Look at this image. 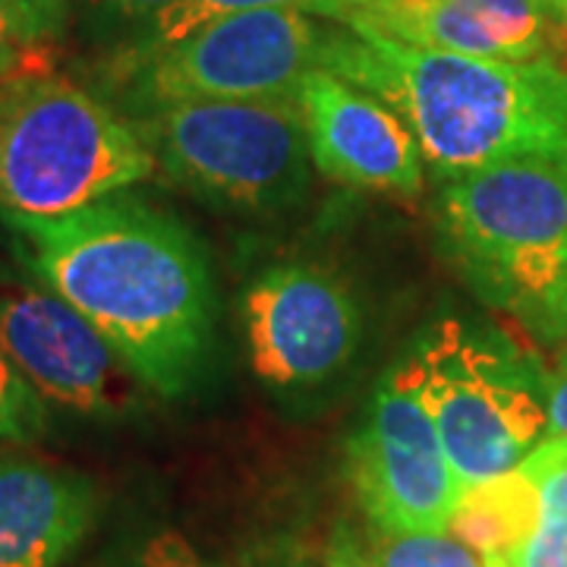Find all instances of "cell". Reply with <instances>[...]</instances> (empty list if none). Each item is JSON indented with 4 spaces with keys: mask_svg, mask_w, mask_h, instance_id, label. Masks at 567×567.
Returning a JSON list of instances; mask_svg holds the SVG:
<instances>
[{
    "mask_svg": "<svg viewBox=\"0 0 567 567\" xmlns=\"http://www.w3.org/2000/svg\"><path fill=\"white\" fill-rule=\"evenodd\" d=\"M309 158L331 181L420 196L423 152L420 142L385 102L328 70H312L300 85Z\"/></svg>",
    "mask_w": 567,
    "mask_h": 567,
    "instance_id": "cell-11",
    "label": "cell"
},
{
    "mask_svg": "<svg viewBox=\"0 0 567 567\" xmlns=\"http://www.w3.org/2000/svg\"><path fill=\"white\" fill-rule=\"evenodd\" d=\"M155 171L140 126L41 66L0 80V215L63 218Z\"/></svg>",
    "mask_w": 567,
    "mask_h": 567,
    "instance_id": "cell-4",
    "label": "cell"
},
{
    "mask_svg": "<svg viewBox=\"0 0 567 567\" xmlns=\"http://www.w3.org/2000/svg\"><path fill=\"white\" fill-rule=\"evenodd\" d=\"M133 567H215L208 565L205 558H199L193 546L183 539L181 533L174 529H164L158 536H152L142 551L136 555Z\"/></svg>",
    "mask_w": 567,
    "mask_h": 567,
    "instance_id": "cell-20",
    "label": "cell"
},
{
    "mask_svg": "<svg viewBox=\"0 0 567 567\" xmlns=\"http://www.w3.org/2000/svg\"><path fill=\"white\" fill-rule=\"evenodd\" d=\"M41 41L29 32V25L22 20L13 0H0V80L20 73V70H32L35 63V51Z\"/></svg>",
    "mask_w": 567,
    "mask_h": 567,
    "instance_id": "cell-19",
    "label": "cell"
},
{
    "mask_svg": "<svg viewBox=\"0 0 567 567\" xmlns=\"http://www.w3.org/2000/svg\"><path fill=\"white\" fill-rule=\"evenodd\" d=\"M252 372L271 388H316L341 375L363 341V312L334 271L275 265L244 293Z\"/></svg>",
    "mask_w": 567,
    "mask_h": 567,
    "instance_id": "cell-10",
    "label": "cell"
},
{
    "mask_svg": "<svg viewBox=\"0 0 567 567\" xmlns=\"http://www.w3.org/2000/svg\"><path fill=\"white\" fill-rule=\"evenodd\" d=\"M319 567H365V561L360 558V551H353V548H350V551H338V555H331V558Z\"/></svg>",
    "mask_w": 567,
    "mask_h": 567,
    "instance_id": "cell-24",
    "label": "cell"
},
{
    "mask_svg": "<svg viewBox=\"0 0 567 567\" xmlns=\"http://www.w3.org/2000/svg\"><path fill=\"white\" fill-rule=\"evenodd\" d=\"M29 268L104 334L148 391L177 398L203 372L215 287L203 246L158 208L114 193L63 218H3Z\"/></svg>",
    "mask_w": 567,
    "mask_h": 567,
    "instance_id": "cell-1",
    "label": "cell"
},
{
    "mask_svg": "<svg viewBox=\"0 0 567 567\" xmlns=\"http://www.w3.org/2000/svg\"><path fill=\"white\" fill-rule=\"evenodd\" d=\"M95 3H102L104 10H111V13H117L123 20H155L158 13H164L171 3H177V0H95Z\"/></svg>",
    "mask_w": 567,
    "mask_h": 567,
    "instance_id": "cell-23",
    "label": "cell"
},
{
    "mask_svg": "<svg viewBox=\"0 0 567 567\" xmlns=\"http://www.w3.org/2000/svg\"><path fill=\"white\" fill-rule=\"evenodd\" d=\"M558 0H357L344 29L492 61L546 58Z\"/></svg>",
    "mask_w": 567,
    "mask_h": 567,
    "instance_id": "cell-12",
    "label": "cell"
},
{
    "mask_svg": "<svg viewBox=\"0 0 567 567\" xmlns=\"http://www.w3.org/2000/svg\"><path fill=\"white\" fill-rule=\"evenodd\" d=\"M347 470L369 524L382 533H447L464 483L447 464L410 357L375 388L347 445Z\"/></svg>",
    "mask_w": 567,
    "mask_h": 567,
    "instance_id": "cell-8",
    "label": "cell"
},
{
    "mask_svg": "<svg viewBox=\"0 0 567 567\" xmlns=\"http://www.w3.org/2000/svg\"><path fill=\"white\" fill-rule=\"evenodd\" d=\"M324 29L300 10H246L158 51H133L145 107L183 99H287L322 70Z\"/></svg>",
    "mask_w": 567,
    "mask_h": 567,
    "instance_id": "cell-7",
    "label": "cell"
},
{
    "mask_svg": "<svg viewBox=\"0 0 567 567\" xmlns=\"http://www.w3.org/2000/svg\"><path fill=\"white\" fill-rule=\"evenodd\" d=\"M546 385L548 439H567V344H558L555 363L543 372Z\"/></svg>",
    "mask_w": 567,
    "mask_h": 567,
    "instance_id": "cell-21",
    "label": "cell"
},
{
    "mask_svg": "<svg viewBox=\"0 0 567 567\" xmlns=\"http://www.w3.org/2000/svg\"><path fill=\"white\" fill-rule=\"evenodd\" d=\"M353 7L357 0H177L148 22V35L136 44V51H158L177 44L196 29H203L205 22L246 10H300L309 17H324L344 25Z\"/></svg>",
    "mask_w": 567,
    "mask_h": 567,
    "instance_id": "cell-16",
    "label": "cell"
},
{
    "mask_svg": "<svg viewBox=\"0 0 567 567\" xmlns=\"http://www.w3.org/2000/svg\"><path fill=\"white\" fill-rule=\"evenodd\" d=\"M558 7H561V10H565V17H567V0H558Z\"/></svg>",
    "mask_w": 567,
    "mask_h": 567,
    "instance_id": "cell-25",
    "label": "cell"
},
{
    "mask_svg": "<svg viewBox=\"0 0 567 567\" xmlns=\"http://www.w3.org/2000/svg\"><path fill=\"white\" fill-rule=\"evenodd\" d=\"M520 466L539 488V524L517 551L486 567H567V439H546Z\"/></svg>",
    "mask_w": 567,
    "mask_h": 567,
    "instance_id": "cell-15",
    "label": "cell"
},
{
    "mask_svg": "<svg viewBox=\"0 0 567 567\" xmlns=\"http://www.w3.org/2000/svg\"><path fill=\"white\" fill-rule=\"evenodd\" d=\"M365 567H486V561L451 533H382L360 551Z\"/></svg>",
    "mask_w": 567,
    "mask_h": 567,
    "instance_id": "cell-17",
    "label": "cell"
},
{
    "mask_svg": "<svg viewBox=\"0 0 567 567\" xmlns=\"http://www.w3.org/2000/svg\"><path fill=\"white\" fill-rule=\"evenodd\" d=\"M322 70L385 102L439 177L511 158L567 162V73L551 58L492 61L338 29L324 32Z\"/></svg>",
    "mask_w": 567,
    "mask_h": 567,
    "instance_id": "cell-2",
    "label": "cell"
},
{
    "mask_svg": "<svg viewBox=\"0 0 567 567\" xmlns=\"http://www.w3.org/2000/svg\"><path fill=\"white\" fill-rule=\"evenodd\" d=\"M439 227L480 297L567 344V162L511 158L451 177Z\"/></svg>",
    "mask_w": 567,
    "mask_h": 567,
    "instance_id": "cell-3",
    "label": "cell"
},
{
    "mask_svg": "<svg viewBox=\"0 0 567 567\" xmlns=\"http://www.w3.org/2000/svg\"><path fill=\"white\" fill-rule=\"evenodd\" d=\"M410 363L464 488L511 473L548 439L543 372L492 331L445 319Z\"/></svg>",
    "mask_w": 567,
    "mask_h": 567,
    "instance_id": "cell-5",
    "label": "cell"
},
{
    "mask_svg": "<svg viewBox=\"0 0 567 567\" xmlns=\"http://www.w3.org/2000/svg\"><path fill=\"white\" fill-rule=\"evenodd\" d=\"M13 3L29 25V32L41 44L61 35L63 25L70 20V7H73V0H13Z\"/></svg>",
    "mask_w": 567,
    "mask_h": 567,
    "instance_id": "cell-22",
    "label": "cell"
},
{
    "mask_svg": "<svg viewBox=\"0 0 567 567\" xmlns=\"http://www.w3.org/2000/svg\"><path fill=\"white\" fill-rule=\"evenodd\" d=\"M539 524V488L524 466L464 488L447 533L483 561H498L527 543Z\"/></svg>",
    "mask_w": 567,
    "mask_h": 567,
    "instance_id": "cell-14",
    "label": "cell"
},
{
    "mask_svg": "<svg viewBox=\"0 0 567 567\" xmlns=\"http://www.w3.org/2000/svg\"><path fill=\"white\" fill-rule=\"evenodd\" d=\"M140 133L155 167L189 193L230 208H281L309 183L300 95L183 99L145 107Z\"/></svg>",
    "mask_w": 567,
    "mask_h": 567,
    "instance_id": "cell-6",
    "label": "cell"
},
{
    "mask_svg": "<svg viewBox=\"0 0 567 567\" xmlns=\"http://www.w3.org/2000/svg\"><path fill=\"white\" fill-rule=\"evenodd\" d=\"M0 353L39 398L85 416H123L145 388L61 293L7 268H0Z\"/></svg>",
    "mask_w": 567,
    "mask_h": 567,
    "instance_id": "cell-9",
    "label": "cell"
},
{
    "mask_svg": "<svg viewBox=\"0 0 567 567\" xmlns=\"http://www.w3.org/2000/svg\"><path fill=\"white\" fill-rule=\"evenodd\" d=\"M95 514L89 476L44 461H0V567H63Z\"/></svg>",
    "mask_w": 567,
    "mask_h": 567,
    "instance_id": "cell-13",
    "label": "cell"
},
{
    "mask_svg": "<svg viewBox=\"0 0 567 567\" xmlns=\"http://www.w3.org/2000/svg\"><path fill=\"white\" fill-rule=\"evenodd\" d=\"M44 429L41 398L0 353V442H29Z\"/></svg>",
    "mask_w": 567,
    "mask_h": 567,
    "instance_id": "cell-18",
    "label": "cell"
}]
</instances>
